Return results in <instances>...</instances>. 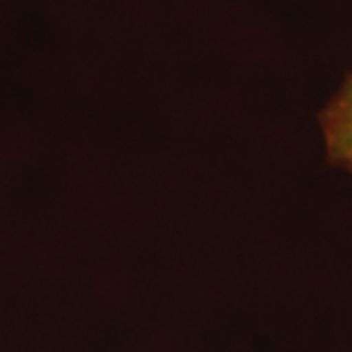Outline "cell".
<instances>
[{
    "label": "cell",
    "mask_w": 352,
    "mask_h": 352,
    "mask_svg": "<svg viewBox=\"0 0 352 352\" xmlns=\"http://www.w3.org/2000/svg\"><path fill=\"white\" fill-rule=\"evenodd\" d=\"M331 166L352 175V73L317 116Z\"/></svg>",
    "instance_id": "obj_1"
}]
</instances>
